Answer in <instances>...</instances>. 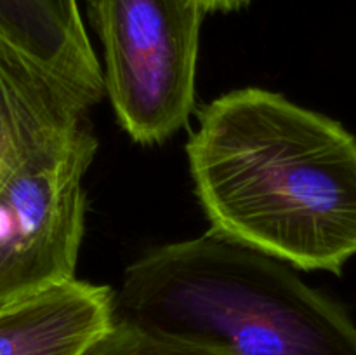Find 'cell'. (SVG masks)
I'll list each match as a JSON object with an SVG mask.
<instances>
[{
    "label": "cell",
    "mask_w": 356,
    "mask_h": 355,
    "mask_svg": "<svg viewBox=\"0 0 356 355\" xmlns=\"http://www.w3.org/2000/svg\"><path fill=\"white\" fill-rule=\"evenodd\" d=\"M96 153L90 124L30 132L10 145L0 167V306L75 278L83 176Z\"/></svg>",
    "instance_id": "cell-3"
},
{
    "label": "cell",
    "mask_w": 356,
    "mask_h": 355,
    "mask_svg": "<svg viewBox=\"0 0 356 355\" xmlns=\"http://www.w3.org/2000/svg\"><path fill=\"white\" fill-rule=\"evenodd\" d=\"M0 42L99 103L103 70L76 0H0Z\"/></svg>",
    "instance_id": "cell-6"
},
{
    "label": "cell",
    "mask_w": 356,
    "mask_h": 355,
    "mask_svg": "<svg viewBox=\"0 0 356 355\" xmlns=\"http://www.w3.org/2000/svg\"><path fill=\"white\" fill-rule=\"evenodd\" d=\"M104 94L132 141L172 138L195 108L202 0H89Z\"/></svg>",
    "instance_id": "cell-4"
},
{
    "label": "cell",
    "mask_w": 356,
    "mask_h": 355,
    "mask_svg": "<svg viewBox=\"0 0 356 355\" xmlns=\"http://www.w3.org/2000/svg\"><path fill=\"white\" fill-rule=\"evenodd\" d=\"M249 0H212L211 10H233L245 6Z\"/></svg>",
    "instance_id": "cell-8"
},
{
    "label": "cell",
    "mask_w": 356,
    "mask_h": 355,
    "mask_svg": "<svg viewBox=\"0 0 356 355\" xmlns=\"http://www.w3.org/2000/svg\"><path fill=\"white\" fill-rule=\"evenodd\" d=\"M113 298L75 277L0 306V355H82L113 324Z\"/></svg>",
    "instance_id": "cell-5"
},
{
    "label": "cell",
    "mask_w": 356,
    "mask_h": 355,
    "mask_svg": "<svg viewBox=\"0 0 356 355\" xmlns=\"http://www.w3.org/2000/svg\"><path fill=\"white\" fill-rule=\"evenodd\" d=\"M292 268L209 230L129 265L113 319L229 355H356L346 310Z\"/></svg>",
    "instance_id": "cell-2"
},
{
    "label": "cell",
    "mask_w": 356,
    "mask_h": 355,
    "mask_svg": "<svg viewBox=\"0 0 356 355\" xmlns=\"http://www.w3.org/2000/svg\"><path fill=\"white\" fill-rule=\"evenodd\" d=\"M82 355H229L127 320L113 324Z\"/></svg>",
    "instance_id": "cell-7"
},
{
    "label": "cell",
    "mask_w": 356,
    "mask_h": 355,
    "mask_svg": "<svg viewBox=\"0 0 356 355\" xmlns=\"http://www.w3.org/2000/svg\"><path fill=\"white\" fill-rule=\"evenodd\" d=\"M186 155L212 232L298 270L356 256V138L334 118L236 89L198 111Z\"/></svg>",
    "instance_id": "cell-1"
}]
</instances>
